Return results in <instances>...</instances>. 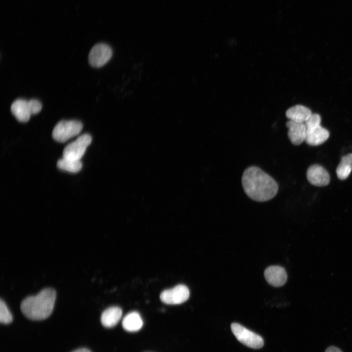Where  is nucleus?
Instances as JSON below:
<instances>
[{"label":"nucleus","instance_id":"nucleus-8","mask_svg":"<svg viewBox=\"0 0 352 352\" xmlns=\"http://www.w3.org/2000/svg\"><path fill=\"white\" fill-rule=\"evenodd\" d=\"M190 296L188 288L183 285H178L171 289L162 291L160 299L162 302L169 305H177L184 303Z\"/></svg>","mask_w":352,"mask_h":352},{"label":"nucleus","instance_id":"nucleus-20","mask_svg":"<svg viewBox=\"0 0 352 352\" xmlns=\"http://www.w3.org/2000/svg\"><path fill=\"white\" fill-rule=\"evenodd\" d=\"M325 352H343L339 348L331 346L328 347Z\"/></svg>","mask_w":352,"mask_h":352},{"label":"nucleus","instance_id":"nucleus-14","mask_svg":"<svg viewBox=\"0 0 352 352\" xmlns=\"http://www.w3.org/2000/svg\"><path fill=\"white\" fill-rule=\"evenodd\" d=\"M122 311L118 307H111L105 310L101 316L102 325L106 328H112L120 321Z\"/></svg>","mask_w":352,"mask_h":352},{"label":"nucleus","instance_id":"nucleus-17","mask_svg":"<svg viewBox=\"0 0 352 352\" xmlns=\"http://www.w3.org/2000/svg\"><path fill=\"white\" fill-rule=\"evenodd\" d=\"M57 167L62 170L71 173L78 172L82 168V164L80 160H76L63 157L58 160Z\"/></svg>","mask_w":352,"mask_h":352},{"label":"nucleus","instance_id":"nucleus-13","mask_svg":"<svg viewBox=\"0 0 352 352\" xmlns=\"http://www.w3.org/2000/svg\"><path fill=\"white\" fill-rule=\"evenodd\" d=\"M312 114L309 108L301 105L290 107L286 112V115L289 120L300 123H305Z\"/></svg>","mask_w":352,"mask_h":352},{"label":"nucleus","instance_id":"nucleus-11","mask_svg":"<svg viewBox=\"0 0 352 352\" xmlns=\"http://www.w3.org/2000/svg\"><path fill=\"white\" fill-rule=\"evenodd\" d=\"M264 275L267 282L275 287L283 286L287 280V274L285 269L278 265L268 267L264 271Z\"/></svg>","mask_w":352,"mask_h":352},{"label":"nucleus","instance_id":"nucleus-1","mask_svg":"<svg viewBox=\"0 0 352 352\" xmlns=\"http://www.w3.org/2000/svg\"><path fill=\"white\" fill-rule=\"evenodd\" d=\"M242 182L245 194L252 199L259 202L271 199L278 191L276 181L256 166L249 167L244 171Z\"/></svg>","mask_w":352,"mask_h":352},{"label":"nucleus","instance_id":"nucleus-15","mask_svg":"<svg viewBox=\"0 0 352 352\" xmlns=\"http://www.w3.org/2000/svg\"><path fill=\"white\" fill-rule=\"evenodd\" d=\"M143 324L140 314L136 311L127 314L122 321L123 329L129 332H135L141 329Z\"/></svg>","mask_w":352,"mask_h":352},{"label":"nucleus","instance_id":"nucleus-6","mask_svg":"<svg viewBox=\"0 0 352 352\" xmlns=\"http://www.w3.org/2000/svg\"><path fill=\"white\" fill-rule=\"evenodd\" d=\"M91 141V136L88 134L85 133L79 136L66 146L63 152V157L80 160Z\"/></svg>","mask_w":352,"mask_h":352},{"label":"nucleus","instance_id":"nucleus-16","mask_svg":"<svg viewBox=\"0 0 352 352\" xmlns=\"http://www.w3.org/2000/svg\"><path fill=\"white\" fill-rule=\"evenodd\" d=\"M352 171V153L349 154L341 158L336 173L338 178L341 180L346 179Z\"/></svg>","mask_w":352,"mask_h":352},{"label":"nucleus","instance_id":"nucleus-4","mask_svg":"<svg viewBox=\"0 0 352 352\" xmlns=\"http://www.w3.org/2000/svg\"><path fill=\"white\" fill-rule=\"evenodd\" d=\"M83 128L82 123L77 120H62L54 128L52 136L56 141L64 143L78 135Z\"/></svg>","mask_w":352,"mask_h":352},{"label":"nucleus","instance_id":"nucleus-12","mask_svg":"<svg viewBox=\"0 0 352 352\" xmlns=\"http://www.w3.org/2000/svg\"><path fill=\"white\" fill-rule=\"evenodd\" d=\"M11 111L21 122L28 121L32 115L29 101L22 99H18L13 102L11 106Z\"/></svg>","mask_w":352,"mask_h":352},{"label":"nucleus","instance_id":"nucleus-21","mask_svg":"<svg viewBox=\"0 0 352 352\" xmlns=\"http://www.w3.org/2000/svg\"><path fill=\"white\" fill-rule=\"evenodd\" d=\"M72 352H91L89 350L86 348H80L77 349Z\"/></svg>","mask_w":352,"mask_h":352},{"label":"nucleus","instance_id":"nucleus-10","mask_svg":"<svg viewBox=\"0 0 352 352\" xmlns=\"http://www.w3.org/2000/svg\"><path fill=\"white\" fill-rule=\"evenodd\" d=\"M288 128L287 135L291 143L299 145L305 141L306 125L305 123L297 122L289 120L286 123Z\"/></svg>","mask_w":352,"mask_h":352},{"label":"nucleus","instance_id":"nucleus-2","mask_svg":"<svg viewBox=\"0 0 352 352\" xmlns=\"http://www.w3.org/2000/svg\"><path fill=\"white\" fill-rule=\"evenodd\" d=\"M56 292L51 288L42 289L38 294L24 299L21 304L22 314L32 320H42L51 314L56 300Z\"/></svg>","mask_w":352,"mask_h":352},{"label":"nucleus","instance_id":"nucleus-19","mask_svg":"<svg viewBox=\"0 0 352 352\" xmlns=\"http://www.w3.org/2000/svg\"><path fill=\"white\" fill-rule=\"evenodd\" d=\"M28 101L32 115L37 114L40 112L42 105L39 101L36 99H31Z\"/></svg>","mask_w":352,"mask_h":352},{"label":"nucleus","instance_id":"nucleus-3","mask_svg":"<svg viewBox=\"0 0 352 352\" xmlns=\"http://www.w3.org/2000/svg\"><path fill=\"white\" fill-rule=\"evenodd\" d=\"M319 114L312 113L305 122L306 125V142L309 145L317 146L323 144L329 137V132L321 126Z\"/></svg>","mask_w":352,"mask_h":352},{"label":"nucleus","instance_id":"nucleus-5","mask_svg":"<svg viewBox=\"0 0 352 352\" xmlns=\"http://www.w3.org/2000/svg\"><path fill=\"white\" fill-rule=\"evenodd\" d=\"M231 328L235 336L243 345L253 349H260L263 346V339L259 335L238 323L232 324Z\"/></svg>","mask_w":352,"mask_h":352},{"label":"nucleus","instance_id":"nucleus-18","mask_svg":"<svg viewBox=\"0 0 352 352\" xmlns=\"http://www.w3.org/2000/svg\"><path fill=\"white\" fill-rule=\"evenodd\" d=\"M13 318L5 302L0 299V322L3 324H9L12 322Z\"/></svg>","mask_w":352,"mask_h":352},{"label":"nucleus","instance_id":"nucleus-9","mask_svg":"<svg viewBox=\"0 0 352 352\" xmlns=\"http://www.w3.org/2000/svg\"><path fill=\"white\" fill-rule=\"evenodd\" d=\"M308 181L316 186H325L330 181V176L327 171L322 166L315 164L310 166L307 172Z\"/></svg>","mask_w":352,"mask_h":352},{"label":"nucleus","instance_id":"nucleus-7","mask_svg":"<svg viewBox=\"0 0 352 352\" xmlns=\"http://www.w3.org/2000/svg\"><path fill=\"white\" fill-rule=\"evenodd\" d=\"M112 55V50L107 44L99 43L91 49L88 56L89 64L95 67H100L108 63Z\"/></svg>","mask_w":352,"mask_h":352}]
</instances>
